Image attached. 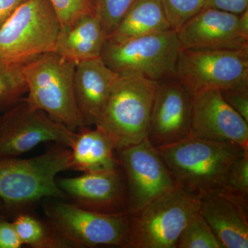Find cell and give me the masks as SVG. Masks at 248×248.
I'll use <instances>...</instances> for the list:
<instances>
[{"mask_svg":"<svg viewBox=\"0 0 248 248\" xmlns=\"http://www.w3.org/2000/svg\"><path fill=\"white\" fill-rule=\"evenodd\" d=\"M156 149L176 185L198 200L224 192L232 166L248 151L231 142L192 136Z\"/></svg>","mask_w":248,"mask_h":248,"instance_id":"obj_1","label":"cell"},{"mask_svg":"<svg viewBox=\"0 0 248 248\" xmlns=\"http://www.w3.org/2000/svg\"><path fill=\"white\" fill-rule=\"evenodd\" d=\"M71 155L70 148L57 143L31 159L1 158L0 201L5 213L17 215L45 198L67 200L57 184V176L71 170Z\"/></svg>","mask_w":248,"mask_h":248,"instance_id":"obj_2","label":"cell"},{"mask_svg":"<svg viewBox=\"0 0 248 248\" xmlns=\"http://www.w3.org/2000/svg\"><path fill=\"white\" fill-rule=\"evenodd\" d=\"M76 66L75 62L54 51L21 65L28 102L73 132L86 126L75 96Z\"/></svg>","mask_w":248,"mask_h":248,"instance_id":"obj_3","label":"cell"},{"mask_svg":"<svg viewBox=\"0 0 248 248\" xmlns=\"http://www.w3.org/2000/svg\"><path fill=\"white\" fill-rule=\"evenodd\" d=\"M156 81L140 75H118L94 126L113 142L116 151L148 138Z\"/></svg>","mask_w":248,"mask_h":248,"instance_id":"obj_4","label":"cell"},{"mask_svg":"<svg viewBox=\"0 0 248 248\" xmlns=\"http://www.w3.org/2000/svg\"><path fill=\"white\" fill-rule=\"evenodd\" d=\"M60 29L49 0H25L0 28V61L22 64L53 51Z\"/></svg>","mask_w":248,"mask_h":248,"instance_id":"obj_5","label":"cell"},{"mask_svg":"<svg viewBox=\"0 0 248 248\" xmlns=\"http://www.w3.org/2000/svg\"><path fill=\"white\" fill-rule=\"evenodd\" d=\"M44 205L46 221L70 248H128V213L102 214L51 198Z\"/></svg>","mask_w":248,"mask_h":248,"instance_id":"obj_6","label":"cell"},{"mask_svg":"<svg viewBox=\"0 0 248 248\" xmlns=\"http://www.w3.org/2000/svg\"><path fill=\"white\" fill-rule=\"evenodd\" d=\"M177 32H156L122 42L107 39L100 58L118 75H140L159 81L176 76L180 53Z\"/></svg>","mask_w":248,"mask_h":248,"instance_id":"obj_7","label":"cell"},{"mask_svg":"<svg viewBox=\"0 0 248 248\" xmlns=\"http://www.w3.org/2000/svg\"><path fill=\"white\" fill-rule=\"evenodd\" d=\"M200 201L178 186L128 214V248H175L178 238Z\"/></svg>","mask_w":248,"mask_h":248,"instance_id":"obj_8","label":"cell"},{"mask_svg":"<svg viewBox=\"0 0 248 248\" xmlns=\"http://www.w3.org/2000/svg\"><path fill=\"white\" fill-rule=\"evenodd\" d=\"M176 77L191 94L248 89V48L240 50L181 49Z\"/></svg>","mask_w":248,"mask_h":248,"instance_id":"obj_9","label":"cell"},{"mask_svg":"<svg viewBox=\"0 0 248 248\" xmlns=\"http://www.w3.org/2000/svg\"><path fill=\"white\" fill-rule=\"evenodd\" d=\"M76 133L24 97L1 114L0 159L17 157L43 142L54 141L70 148Z\"/></svg>","mask_w":248,"mask_h":248,"instance_id":"obj_10","label":"cell"},{"mask_svg":"<svg viewBox=\"0 0 248 248\" xmlns=\"http://www.w3.org/2000/svg\"><path fill=\"white\" fill-rule=\"evenodd\" d=\"M128 192V214L138 212L177 186L156 147L148 139L117 151Z\"/></svg>","mask_w":248,"mask_h":248,"instance_id":"obj_11","label":"cell"},{"mask_svg":"<svg viewBox=\"0 0 248 248\" xmlns=\"http://www.w3.org/2000/svg\"><path fill=\"white\" fill-rule=\"evenodd\" d=\"M192 94L177 79L156 82L148 139L156 148L172 144L190 135Z\"/></svg>","mask_w":248,"mask_h":248,"instance_id":"obj_12","label":"cell"},{"mask_svg":"<svg viewBox=\"0 0 248 248\" xmlns=\"http://www.w3.org/2000/svg\"><path fill=\"white\" fill-rule=\"evenodd\" d=\"M57 184L67 199L81 208L98 213H128L126 182L120 166L107 172L57 177Z\"/></svg>","mask_w":248,"mask_h":248,"instance_id":"obj_13","label":"cell"},{"mask_svg":"<svg viewBox=\"0 0 248 248\" xmlns=\"http://www.w3.org/2000/svg\"><path fill=\"white\" fill-rule=\"evenodd\" d=\"M189 136L231 142L248 151V122L227 104L218 91L192 95Z\"/></svg>","mask_w":248,"mask_h":248,"instance_id":"obj_14","label":"cell"},{"mask_svg":"<svg viewBox=\"0 0 248 248\" xmlns=\"http://www.w3.org/2000/svg\"><path fill=\"white\" fill-rule=\"evenodd\" d=\"M239 16L204 8L177 31L181 47L192 50L248 48V37L240 29Z\"/></svg>","mask_w":248,"mask_h":248,"instance_id":"obj_15","label":"cell"},{"mask_svg":"<svg viewBox=\"0 0 248 248\" xmlns=\"http://www.w3.org/2000/svg\"><path fill=\"white\" fill-rule=\"evenodd\" d=\"M200 201L199 212L223 248H248V200L220 192Z\"/></svg>","mask_w":248,"mask_h":248,"instance_id":"obj_16","label":"cell"},{"mask_svg":"<svg viewBox=\"0 0 248 248\" xmlns=\"http://www.w3.org/2000/svg\"><path fill=\"white\" fill-rule=\"evenodd\" d=\"M117 77L118 74L108 68L100 58L77 63L75 96L86 126L95 125Z\"/></svg>","mask_w":248,"mask_h":248,"instance_id":"obj_17","label":"cell"},{"mask_svg":"<svg viewBox=\"0 0 248 248\" xmlns=\"http://www.w3.org/2000/svg\"><path fill=\"white\" fill-rule=\"evenodd\" d=\"M70 149L71 170H73L102 172L120 166L113 142L96 127L84 126L77 130Z\"/></svg>","mask_w":248,"mask_h":248,"instance_id":"obj_18","label":"cell"},{"mask_svg":"<svg viewBox=\"0 0 248 248\" xmlns=\"http://www.w3.org/2000/svg\"><path fill=\"white\" fill-rule=\"evenodd\" d=\"M107 36L97 16H83L71 27L60 29L53 51L70 61L99 58Z\"/></svg>","mask_w":248,"mask_h":248,"instance_id":"obj_19","label":"cell"},{"mask_svg":"<svg viewBox=\"0 0 248 248\" xmlns=\"http://www.w3.org/2000/svg\"><path fill=\"white\" fill-rule=\"evenodd\" d=\"M170 29L160 0H136L107 39L122 42Z\"/></svg>","mask_w":248,"mask_h":248,"instance_id":"obj_20","label":"cell"},{"mask_svg":"<svg viewBox=\"0 0 248 248\" xmlns=\"http://www.w3.org/2000/svg\"><path fill=\"white\" fill-rule=\"evenodd\" d=\"M12 223L23 245L33 248H69L46 220L21 213Z\"/></svg>","mask_w":248,"mask_h":248,"instance_id":"obj_21","label":"cell"},{"mask_svg":"<svg viewBox=\"0 0 248 248\" xmlns=\"http://www.w3.org/2000/svg\"><path fill=\"white\" fill-rule=\"evenodd\" d=\"M21 65L0 61V109H9L27 94Z\"/></svg>","mask_w":248,"mask_h":248,"instance_id":"obj_22","label":"cell"},{"mask_svg":"<svg viewBox=\"0 0 248 248\" xmlns=\"http://www.w3.org/2000/svg\"><path fill=\"white\" fill-rule=\"evenodd\" d=\"M175 248H223L200 212L192 215L178 238Z\"/></svg>","mask_w":248,"mask_h":248,"instance_id":"obj_23","label":"cell"},{"mask_svg":"<svg viewBox=\"0 0 248 248\" xmlns=\"http://www.w3.org/2000/svg\"><path fill=\"white\" fill-rule=\"evenodd\" d=\"M171 29L177 32L205 7L207 0H160Z\"/></svg>","mask_w":248,"mask_h":248,"instance_id":"obj_24","label":"cell"},{"mask_svg":"<svg viewBox=\"0 0 248 248\" xmlns=\"http://www.w3.org/2000/svg\"><path fill=\"white\" fill-rule=\"evenodd\" d=\"M136 0H94L96 16L106 35L109 37L117 29L124 15Z\"/></svg>","mask_w":248,"mask_h":248,"instance_id":"obj_25","label":"cell"},{"mask_svg":"<svg viewBox=\"0 0 248 248\" xmlns=\"http://www.w3.org/2000/svg\"><path fill=\"white\" fill-rule=\"evenodd\" d=\"M59 18L61 28L73 25L80 17L96 16L94 0H49Z\"/></svg>","mask_w":248,"mask_h":248,"instance_id":"obj_26","label":"cell"},{"mask_svg":"<svg viewBox=\"0 0 248 248\" xmlns=\"http://www.w3.org/2000/svg\"><path fill=\"white\" fill-rule=\"evenodd\" d=\"M224 192L248 200V151L232 166Z\"/></svg>","mask_w":248,"mask_h":248,"instance_id":"obj_27","label":"cell"},{"mask_svg":"<svg viewBox=\"0 0 248 248\" xmlns=\"http://www.w3.org/2000/svg\"><path fill=\"white\" fill-rule=\"evenodd\" d=\"M227 104L248 122V89L220 91Z\"/></svg>","mask_w":248,"mask_h":248,"instance_id":"obj_28","label":"cell"},{"mask_svg":"<svg viewBox=\"0 0 248 248\" xmlns=\"http://www.w3.org/2000/svg\"><path fill=\"white\" fill-rule=\"evenodd\" d=\"M23 246L12 222L0 219V248H20Z\"/></svg>","mask_w":248,"mask_h":248,"instance_id":"obj_29","label":"cell"},{"mask_svg":"<svg viewBox=\"0 0 248 248\" xmlns=\"http://www.w3.org/2000/svg\"><path fill=\"white\" fill-rule=\"evenodd\" d=\"M204 8L218 9L239 16L248 9V0H207Z\"/></svg>","mask_w":248,"mask_h":248,"instance_id":"obj_30","label":"cell"},{"mask_svg":"<svg viewBox=\"0 0 248 248\" xmlns=\"http://www.w3.org/2000/svg\"><path fill=\"white\" fill-rule=\"evenodd\" d=\"M25 0H0V28Z\"/></svg>","mask_w":248,"mask_h":248,"instance_id":"obj_31","label":"cell"},{"mask_svg":"<svg viewBox=\"0 0 248 248\" xmlns=\"http://www.w3.org/2000/svg\"><path fill=\"white\" fill-rule=\"evenodd\" d=\"M239 24L243 33L248 37V9L239 15Z\"/></svg>","mask_w":248,"mask_h":248,"instance_id":"obj_32","label":"cell"},{"mask_svg":"<svg viewBox=\"0 0 248 248\" xmlns=\"http://www.w3.org/2000/svg\"><path fill=\"white\" fill-rule=\"evenodd\" d=\"M5 213V210L4 208V205H3L2 203H1V201H0V219L4 218V213Z\"/></svg>","mask_w":248,"mask_h":248,"instance_id":"obj_33","label":"cell"},{"mask_svg":"<svg viewBox=\"0 0 248 248\" xmlns=\"http://www.w3.org/2000/svg\"><path fill=\"white\" fill-rule=\"evenodd\" d=\"M1 114L0 113V120H1Z\"/></svg>","mask_w":248,"mask_h":248,"instance_id":"obj_34","label":"cell"}]
</instances>
